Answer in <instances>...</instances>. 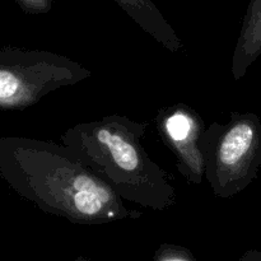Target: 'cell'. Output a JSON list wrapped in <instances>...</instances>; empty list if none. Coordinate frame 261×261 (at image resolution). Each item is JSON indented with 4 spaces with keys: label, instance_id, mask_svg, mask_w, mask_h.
I'll list each match as a JSON object with an SVG mask.
<instances>
[{
    "label": "cell",
    "instance_id": "6da1fadb",
    "mask_svg": "<svg viewBox=\"0 0 261 261\" xmlns=\"http://www.w3.org/2000/svg\"><path fill=\"white\" fill-rule=\"evenodd\" d=\"M0 178L41 211L74 222L140 217L68 148L51 140L0 137Z\"/></svg>",
    "mask_w": 261,
    "mask_h": 261
},
{
    "label": "cell",
    "instance_id": "7a4b0ae2",
    "mask_svg": "<svg viewBox=\"0 0 261 261\" xmlns=\"http://www.w3.org/2000/svg\"><path fill=\"white\" fill-rule=\"evenodd\" d=\"M149 122L109 115L81 122L61 134V144L101 177L122 200L165 211L177 200L173 177L142 144Z\"/></svg>",
    "mask_w": 261,
    "mask_h": 261
},
{
    "label": "cell",
    "instance_id": "3957f363",
    "mask_svg": "<svg viewBox=\"0 0 261 261\" xmlns=\"http://www.w3.org/2000/svg\"><path fill=\"white\" fill-rule=\"evenodd\" d=\"M200 150L212 193L228 199L256 178L261 166V124L256 115L231 112L224 124L212 122L203 133Z\"/></svg>",
    "mask_w": 261,
    "mask_h": 261
},
{
    "label": "cell",
    "instance_id": "277c9868",
    "mask_svg": "<svg viewBox=\"0 0 261 261\" xmlns=\"http://www.w3.org/2000/svg\"><path fill=\"white\" fill-rule=\"evenodd\" d=\"M76 61L46 50L0 48V110H24L46 94L91 76Z\"/></svg>",
    "mask_w": 261,
    "mask_h": 261
},
{
    "label": "cell",
    "instance_id": "5b68a950",
    "mask_svg": "<svg viewBox=\"0 0 261 261\" xmlns=\"http://www.w3.org/2000/svg\"><path fill=\"white\" fill-rule=\"evenodd\" d=\"M154 124L163 144L175 155L178 172L190 185H200L205 173L200 150L205 126L200 115L188 105L176 103L158 110Z\"/></svg>",
    "mask_w": 261,
    "mask_h": 261
},
{
    "label": "cell",
    "instance_id": "8992f818",
    "mask_svg": "<svg viewBox=\"0 0 261 261\" xmlns=\"http://www.w3.org/2000/svg\"><path fill=\"white\" fill-rule=\"evenodd\" d=\"M119 7L160 45L171 53L184 50V43L152 0H115Z\"/></svg>",
    "mask_w": 261,
    "mask_h": 261
},
{
    "label": "cell",
    "instance_id": "52a82bcc",
    "mask_svg": "<svg viewBox=\"0 0 261 261\" xmlns=\"http://www.w3.org/2000/svg\"><path fill=\"white\" fill-rule=\"evenodd\" d=\"M261 54V0H251L232 56V75L240 81Z\"/></svg>",
    "mask_w": 261,
    "mask_h": 261
},
{
    "label": "cell",
    "instance_id": "ba28073f",
    "mask_svg": "<svg viewBox=\"0 0 261 261\" xmlns=\"http://www.w3.org/2000/svg\"><path fill=\"white\" fill-rule=\"evenodd\" d=\"M15 3L28 14L47 13L53 7V0H15Z\"/></svg>",
    "mask_w": 261,
    "mask_h": 261
},
{
    "label": "cell",
    "instance_id": "9c48e42d",
    "mask_svg": "<svg viewBox=\"0 0 261 261\" xmlns=\"http://www.w3.org/2000/svg\"><path fill=\"white\" fill-rule=\"evenodd\" d=\"M163 261H188V260L182 259V257H171V259H166Z\"/></svg>",
    "mask_w": 261,
    "mask_h": 261
}]
</instances>
